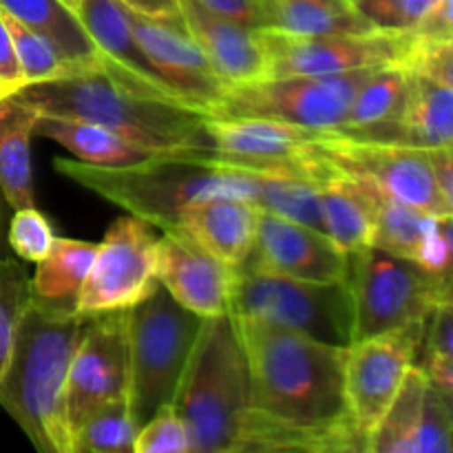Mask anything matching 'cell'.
<instances>
[{"label":"cell","instance_id":"obj_3","mask_svg":"<svg viewBox=\"0 0 453 453\" xmlns=\"http://www.w3.org/2000/svg\"><path fill=\"white\" fill-rule=\"evenodd\" d=\"M91 317L31 296L0 376V407L42 453H71L65 389Z\"/></svg>","mask_w":453,"mask_h":453},{"label":"cell","instance_id":"obj_27","mask_svg":"<svg viewBox=\"0 0 453 453\" xmlns=\"http://www.w3.org/2000/svg\"><path fill=\"white\" fill-rule=\"evenodd\" d=\"M97 243L56 237L51 250L35 264L31 296L44 303L75 308L80 290L91 273Z\"/></svg>","mask_w":453,"mask_h":453},{"label":"cell","instance_id":"obj_35","mask_svg":"<svg viewBox=\"0 0 453 453\" xmlns=\"http://www.w3.org/2000/svg\"><path fill=\"white\" fill-rule=\"evenodd\" d=\"M56 234L47 217L35 206L18 208L9 217L7 226V243L12 248V255L27 264H38L51 250Z\"/></svg>","mask_w":453,"mask_h":453},{"label":"cell","instance_id":"obj_24","mask_svg":"<svg viewBox=\"0 0 453 453\" xmlns=\"http://www.w3.org/2000/svg\"><path fill=\"white\" fill-rule=\"evenodd\" d=\"M38 115L18 93L0 100V188L12 211L35 206L31 135Z\"/></svg>","mask_w":453,"mask_h":453},{"label":"cell","instance_id":"obj_15","mask_svg":"<svg viewBox=\"0 0 453 453\" xmlns=\"http://www.w3.org/2000/svg\"><path fill=\"white\" fill-rule=\"evenodd\" d=\"M128 12L133 34L150 66L173 96L184 104L195 106L211 115L228 91V84L219 78L208 58L186 29L184 20L166 22Z\"/></svg>","mask_w":453,"mask_h":453},{"label":"cell","instance_id":"obj_48","mask_svg":"<svg viewBox=\"0 0 453 453\" xmlns=\"http://www.w3.org/2000/svg\"><path fill=\"white\" fill-rule=\"evenodd\" d=\"M436 3L438 0H403L401 31H414Z\"/></svg>","mask_w":453,"mask_h":453},{"label":"cell","instance_id":"obj_16","mask_svg":"<svg viewBox=\"0 0 453 453\" xmlns=\"http://www.w3.org/2000/svg\"><path fill=\"white\" fill-rule=\"evenodd\" d=\"M246 264L305 281H343L348 255L323 230L261 211Z\"/></svg>","mask_w":453,"mask_h":453},{"label":"cell","instance_id":"obj_38","mask_svg":"<svg viewBox=\"0 0 453 453\" xmlns=\"http://www.w3.org/2000/svg\"><path fill=\"white\" fill-rule=\"evenodd\" d=\"M407 69L418 71V73L453 88V42L427 44L416 40V49L407 62Z\"/></svg>","mask_w":453,"mask_h":453},{"label":"cell","instance_id":"obj_32","mask_svg":"<svg viewBox=\"0 0 453 453\" xmlns=\"http://www.w3.org/2000/svg\"><path fill=\"white\" fill-rule=\"evenodd\" d=\"M137 429L128 398H118L93 411L75 429L71 453H135Z\"/></svg>","mask_w":453,"mask_h":453},{"label":"cell","instance_id":"obj_2","mask_svg":"<svg viewBox=\"0 0 453 453\" xmlns=\"http://www.w3.org/2000/svg\"><path fill=\"white\" fill-rule=\"evenodd\" d=\"M18 96L38 113L100 124L150 155H215V140L203 111L133 91L100 65L27 84Z\"/></svg>","mask_w":453,"mask_h":453},{"label":"cell","instance_id":"obj_9","mask_svg":"<svg viewBox=\"0 0 453 453\" xmlns=\"http://www.w3.org/2000/svg\"><path fill=\"white\" fill-rule=\"evenodd\" d=\"M374 71L264 78L237 84L226 91L208 118H265L314 133L334 131L343 124L358 87Z\"/></svg>","mask_w":453,"mask_h":453},{"label":"cell","instance_id":"obj_33","mask_svg":"<svg viewBox=\"0 0 453 453\" xmlns=\"http://www.w3.org/2000/svg\"><path fill=\"white\" fill-rule=\"evenodd\" d=\"M3 16L9 27V34L13 38L18 62H20L22 75H25V87L27 84L47 82V80H56L60 75L71 73V71H78L62 56V51L56 47L51 38L31 29L29 25L9 16V13L3 12Z\"/></svg>","mask_w":453,"mask_h":453},{"label":"cell","instance_id":"obj_42","mask_svg":"<svg viewBox=\"0 0 453 453\" xmlns=\"http://www.w3.org/2000/svg\"><path fill=\"white\" fill-rule=\"evenodd\" d=\"M197 3L217 16L228 18L250 29H264L261 0H197Z\"/></svg>","mask_w":453,"mask_h":453},{"label":"cell","instance_id":"obj_28","mask_svg":"<svg viewBox=\"0 0 453 453\" xmlns=\"http://www.w3.org/2000/svg\"><path fill=\"white\" fill-rule=\"evenodd\" d=\"M0 12L51 38L75 69L100 65L96 47L82 22L60 0H0Z\"/></svg>","mask_w":453,"mask_h":453},{"label":"cell","instance_id":"obj_50","mask_svg":"<svg viewBox=\"0 0 453 453\" xmlns=\"http://www.w3.org/2000/svg\"><path fill=\"white\" fill-rule=\"evenodd\" d=\"M438 389V388H436ZM438 394H441V401L442 405H445L447 414H449L451 423H453V394L451 392H442V389H438Z\"/></svg>","mask_w":453,"mask_h":453},{"label":"cell","instance_id":"obj_54","mask_svg":"<svg viewBox=\"0 0 453 453\" xmlns=\"http://www.w3.org/2000/svg\"><path fill=\"white\" fill-rule=\"evenodd\" d=\"M451 42H453V40H451Z\"/></svg>","mask_w":453,"mask_h":453},{"label":"cell","instance_id":"obj_17","mask_svg":"<svg viewBox=\"0 0 453 453\" xmlns=\"http://www.w3.org/2000/svg\"><path fill=\"white\" fill-rule=\"evenodd\" d=\"M234 270L177 230L157 242V281L173 299L202 319L230 314Z\"/></svg>","mask_w":453,"mask_h":453},{"label":"cell","instance_id":"obj_23","mask_svg":"<svg viewBox=\"0 0 453 453\" xmlns=\"http://www.w3.org/2000/svg\"><path fill=\"white\" fill-rule=\"evenodd\" d=\"M326 233L345 255L370 246L376 224V190L327 166L317 177Z\"/></svg>","mask_w":453,"mask_h":453},{"label":"cell","instance_id":"obj_43","mask_svg":"<svg viewBox=\"0 0 453 453\" xmlns=\"http://www.w3.org/2000/svg\"><path fill=\"white\" fill-rule=\"evenodd\" d=\"M354 4L374 29L401 31L403 0H354Z\"/></svg>","mask_w":453,"mask_h":453},{"label":"cell","instance_id":"obj_40","mask_svg":"<svg viewBox=\"0 0 453 453\" xmlns=\"http://www.w3.org/2000/svg\"><path fill=\"white\" fill-rule=\"evenodd\" d=\"M411 34L418 42L441 44L453 40V0H438L432 12L418 22Z\"/></svg>","mask_w":453,"mask_h":453},{"label":"cell","instance_id":"obj_52","mask_svg":"<svg viewBox=\"0 0 453 453\" xmlns=\"http://www.w3.org/2000/svg\"><path fill=\"white\" fill-rule=\"evenodd\" d=\"M449 453H453V425H451V434H449Z\"/></svg>","mask_w":453,"mask_h":453},{"label":"cell","instance_id":"obj_22","mask_svg":"<svg viewBox=\"0 0 453 453\" xmlns=\"http://www.w3.org/2000/svg\"><path fill=\"white\" fill-rule=\"evenodd\" d=\"M441 221L438 217L405 206L376 190V224L372 243L420 265L436 277L447 265V242L442 237Z\"/></svg>","mask_w":453,"mask_h":453},{"label":"cell","instance_id":"obj_20","mask_svg":"<svg viewBox=\"0 0 453 453\" xmlns=\"http://www.w3.org/2000/svg\"><path fill=\"white\" fill-rule=\"evenodd\" d=\"M261 208L255 199L239 195H211L188 203L180 215L177 233L193 239L230 268H239L250 257Z\"/></svg>","mask_w":453,"mask_h":453},{"label":"cell","instance_id":"obj_4","mask_svg":"<svg viewBox=\"0 0 453 453\" xmlns=\"http://www.w3.org/2000/svg\"><path fill=\"white\" fill-rule=\"evenodd\" d=\"M56 171L157 230H175L188 203L211 195L255 199L248 168L203 155H150L127 166H96L58 157Z\"/></svg>","mask_w":453,"mask_h":453},{"label":"cell","instance_id":"obj_37","mask_svg":"<svg viewBox=\"0 0 453 453\" xmlns=\"http://www.w3.org/2000/svg\"><path fill=\"white\" fill-rule=\"evenodd\" d=\"M451 418L441 401V394L434 388L429 389L427 405H425L423 427H420L416 453H449V434Z\"/></svg>","mask_w":453,"mask_h":453},{"label":"cell","instance_id":"obj_5","mask_svg":"<svg viewBox=\"0 0 453 453\" xmlns=\"http://www.w3.org/2000/svg\"><path fill=\"white\" fill-rule=\"evenodd\" d=\"M171 405L188 429L190 453H234L252 389L233 314L203 319Z\"/></svg>","mask_w":453,"mask_h":453},{"label":"cell","instance_id":"obj_39","mask_svg":"<svg viewBox=\"0 0 453 453\" xmlns=\"http://www.w3.org/2000/svg\"><path fill=\"white\" fill-rule=\"evenodd\" d=\"M25 87V75H22L20 62H18L13 38L9 34V27L0 12V97H9Z\"/></svg>","mask_w":453,"mask_h":453},{"label":"cell","instance_id":"obj_12","mask_svg":"<svg viewBox=\"0 0 453 453\" xmlns=\"http://www.w3.org/2000/svg\"><path fill=\"white\" fill-rule=\"evenodd\" d=\"M268 56V78L336 75L358 69L407 66L416 49L411 31L361 35H290L259 29Z\"/></svg>","mask_w":453,"mask_h":453},{"label":"cell","instance_id":"obj_10","mask_svg":"<svg viewBox=\"0 0 453 453\" xmlns=\"http://www.w3.org/2000/svg\"><path fill=\"white\" fill-rule=\"evenodd\" d=\"M308 150L334 171L365 181L405 206L438 219L453 217L427 149L357 142L332 133H314L308 142Z\"/></svg>","mask_w":453,"mask_h":453},{"label":"cell","instance_id":"obj_7","mask_svg":"<svg viewBox=\"0 0 453 453\" xmlns=\"http://www.w3.org/2000/svg\"><path fill=\"white\" fill-rule=\"evenodd\" d=\"M230 314L301 332L323 343H354V308L348 283L305 281L255 265L234 270Z\"/></svg>","mask_w":453,"mask_h":453},{"label":"cell","instance_id":"obj_11","mask_svg":"<svg viewBox=\"0 0 453 453\" xmlns=\"http://www.w3.org/2000/svg\"><path fill=\"white\" fill-rule=\"evenodd\" d=\"M155 226L135 215H122L97 243L91 273L80 290L75 310L87 317L131 310L153 295L157 281Z\"/></svg>","mask_w":453,"mask_h":453},{"label":"cell","instance_id":"obj_46","mask_svg":"<svg viewBox=\"0 0 453 453\" xmlns=\"http://www.w3.org/2000/svg\"><path fill=\"white\" fill-rule=\"evenodd\" d=\"M420 367L425 370L434 388L453 394V358L438 357V354H425V361Z\"/></svg>","mask_w":453,"mask_h":453},{"label":"cell","instance_id":"obj_19","mask_svg":"<svg viewBox=\"0 0 453 453\" xmlns=\"http://www.w3.org/2000/svg\"><path fill=\"white\" fill-rule=\"evenodd\" d=\"M180 4L186 29L228 88L268 78V56L259 29L217 16L197 0H180Z\"/></svg>","mask_w":453,"mask_h":453},{"label":"cell","instance_id":"obj_21","mask_svg":"<svg viewBox=\"0 0 453 453\" xmlns=\"http://www.w3.org/2000/svg\"><path fill=\"white\" fill-rule=\"evenodd\" d=\"M330 133L357 142L414 146V149L453 146V88L410 69V102L401 122Z\"/></svg>","mask_w":453,"mask_h":453},{"label":"cell","instance_id":"obj_36","mask_svg":"<svg viewBox=\"0 0 453 453\" xmlns=\"http://www.w3.org/2000/svg\"><path fill=\"white\" fill-rule=\"evenodd\" d=\"M135 453H190V436L173 405H164L135 436Z\"/></svg>","mask_w":453,"mask_h":453},{"label":"cell","instance_id":"obj_13","mask_svg":"<svg viewBox=\"0 0 453 453\" xmlns=\"http://www.w3.org/2000/svg\"><path fill=\"white\" fill-rule=\"evenodd\" d=\"M427 323H411L385 334L354 341L345 349V403L349 418L367 441L396 398L407 372L416 365Z\"/></svg>","mask_w":453,"mask_h":453},{"label":"cell","instance_id":"obj_30","mask_svg":"<svg viewBox=\"0 0 453 453\" xmlns=\"http://www.w3.org/2000/svg\"><path fill=\"white\" fill-rule=\"evenodd\" d=\"M407 102H410V69L380 66L358 87L343 124L334 131H358L376 124L401 122L405 118Z\"/></svg>","mask_w":453,"mask_h":453},{"label":"cell","instance_id":"obj_34","mask_svg":"<svg viewBox=\"0 0 453 453\" xmlns=\"http://www.w3.org/2000/svg\"><path fill=\"white\" fill-rule=\"evenodd\" d=\"M31 301V277L18 259H0V376L7 367L18 323Z\"/></svg>","mask_w":453,"mask_h":453},{"label":"cell","instance_id":"obj_49","mask_svg":"<svg viewBox=\"0 0 453 453\" xmlns=\"http://www.w3.org/2000/svg\"><path fill=\"white\" fill-rule=\"evenodd\" d=\"M7 226H9V203L4 197L3 188H0V259L12 257V248L7 243Z\"/></svg>","mask_w":453,"mask_h":453},{"label":"cell","instance_id":"obj_25","mask_svg":"<svg viewBox=\"0 0 453 453\" xmlns=\"http://www.w3.org/2000/svg\"><path fill=\"white\" fill-rule=\"evenodd\" d=\"M264 29L290 35H361L380 31L354 0H261Z\"/></svg>","mask_w":453,"mask_h":453},{"label":"cell","instance_id":"obj_14","mask_svg":"<svg viewBox=\"0 0 453 453\" xmlns=\"http://www.w3.org/2000/svg\"><path fill=\"white\" fill-rule=\"evenodd\" d=\"M128 310L97 314L75 349L65 389V414L73 432L102 405L128 398Z\"/></svg>","mask_w":453,"mask_h":453},{"label":"cell","instance_id":"obj_26","mask_svg":"<svg viewBox=\"0 0 453 453\" xmlns=\"http://www.w3.org/2000/svg\"><path fill=\"white\" fill-rule=\"evenodd\" d=\"M34 133L65 146L80 162L96 164V166H127L150 157L149 150L87 119L40 113Z\"/></svg>","mask_w":453,"mask_h":453},{"label":"cell","instance_id":"obj_8","mask_svg":"<svg viewBox=\"0 0 453 453\" xmlns=\"http://www.w3.org/2000/svg\"><path fill=\"white\" fill-rule=\"evenodd\" d=\"M354 308V341L429 321L438 308L436 277L383 248L363 246L345 270Z\"/></svg>","mask_w":453,"mask_h":453},{"label":"cell","instance_id":"obj_31","mask_svg":"<svg viewBox=\"0 0 453 453\" xmlns=\"http://www.w3.org/2000/svg\"><path fill=\"white\" fill-rule=\"evenodd\" d=\"M250 173L255 177V202L261 211L312 226V228L326 233L317 177L274 171Z\"/></svg>","mask_w":453,"mask_h":453},{"label":"cell","instance_id":"obj_45","mask_svg":"<svg viewBox=\"0 0 453 453\" xmlns=\"http://www.w3.org/2000/svg\"><path fill=\"white\" fill-rule=\"evenodd\" d=\"M442 237L447 242V265L441 274H436L438 286V305L453 303V217L441 221Z\"/></svg>","mask_w":453,"mask_h":453},{"label":"cell","instance_id":"obj_18","mask_svg":"<svg viewBox=\"0 0 453 453\" xmlns=\"http://www.w3.org/2000/svg\"><path fill=\"white\" fill-rule=\"evenodd\" d=\"M75 16L96 47L100 66L111 78L133 91L177 100L137 44L128 12L119 0H80Z\"/></svg>","mask_w":453,"mask_h":453},{"label":"cell","instance_id":"obj_53","mask_svg":"<svg viewBox=\"0 0 453 453\" xmlns=\"http://www.w3.org/2000/svg\"><path fill=\"white\" fill-rule=\"evenodd\" d=\"M0 100H3V97H0Z\"/></svg>","mask_w":453,"mask_h":453},{"label":"cell","instance_id":"obj_29","mask_svg":"<svg viewBox=\"0 0 453 453\" xmlns=\"http://www.w3.org/2000/svg\"><path fill=\"white\" fill-rule=\"evenodd\" d=\"M429 383L427 374L420 365H414L407 372L396 398L374 432L367 441L370 453H416V441H418L420 427L425 418V405H427Z\"/></svg>","mask_w":453,"mask_h":453},{"label":"cell","instance_id":"obj_41","mask_svg":"<svg viewBox=\"0 0 453 453\" xmlns=\"http://www.w3.org/2000/svg\"><path fill=\"white\" fill-rule=\"evenodd\" d=\"M425 354L453 358V303H441L429 317L425 334Z\"/></svg>","mask_w":453,"mask_h":453},{"label":"cell","instance_id":"obj_51","mask_svg":"<svg viewBox=\"0 0 453 453\" xmlns=\"http://www.w3.org/2000/svg\"><path fill=\"white\" fill-rule=\"evenodd\" d=\"M62 4H66V7L71 9V12L75 13V9H78V4H80V0H60Z\"/></svg>","mask_w":453,"mask_h":453},{"label":"cell","instance_id":"obj_44","mask_svg":"<svg viewBox=\"0 0 453 453\" xmlns=\"http://www.w3.org/2000/svg\"><path fill=\"white\" fill-rule=\"evenodd\" d=\"M127 9L140 13V16L153 18V20L177 22L181 18L180 0H119Z\"/></svg>","mask_w":453,"mask_h":453},{"label":"cell","instance_id":"obj_47","mask_svg":"<svg viewBox=\"0 0 453 453\" xmlns=\"http://www.w3.org/2000/svg\"><path fill=\"white\" fill-rule=\"evenodd\" d=\"M429 157H432L434 171H436L441 188L445 193L447 202H449L453 212V146H442V149H427Z\"/></svg>","mask_w":453,"mask_h":453},{"label":"cell","instance_id":"obj_1","mask_svg":"<svg viewBox=\"0 0 453 453\" xmlns=\"http://www.w3.org/2000/svg\"><path fill=\"white\" fill-rule=\"evenodd\" d=\"M252 407L234 451H367L345 403V349L257 319L233 317Z\"/></svg>","mask_w":453,"mask_h":453},{"label":"cell","instance_id":"obj_6","mask_svg":"<svg viewBox=\"0 0 453 453\" xmlns=\"http://www.w3.org/2000/svg\"><path fill=\"white\" fill-rule=\"evenodd\" d=\"M202 321L162 286L128 310V405L137 427L173 403Z\"/></svg>","mask_w":453,"mask_h":453}]
</instances>
